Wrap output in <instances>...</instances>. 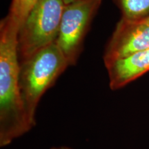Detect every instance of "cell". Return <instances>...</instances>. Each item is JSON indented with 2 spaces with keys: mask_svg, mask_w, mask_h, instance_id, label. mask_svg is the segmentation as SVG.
<instances>
[{
  "mask_svg": "<svg viewBox=\"0 0 149 149\" xmlns=\"http://www.w3.org/2000/svg\"><path fill=\"white\" fill-rule=\"evenodd\" d=\"M37 0H12L8 14L18 22L19 27L31 11Z\"/></svg>",
  "mask_w": 149,
  "mask_h": 149,
  "instance_id": "8",
  "label": "cell"
},
{
  "mask_svg": "<svg viewBox=\"0 0 149 149\" xmlns=\"http://www.w3.org/2000/svg\"><path fill=\"white\" fill-rule=\"evenodd\" d=\"M19 25L8 14L0 22V146H8L31 129L19 90Z\"/></svg>",
  "mask_w": 149,
  "mask_h": 149,
  "instance_id": "1",
  "label": "cell"
},
{
  "mask_svg": "<svg viewBox=\"0 0 149 149\" xmlns=\"http://www.w3.org/2000/svg\"><path fill=\"white\" fill-rule=\"evenodd\" d=\"M122 13L130 21H143L149 17V0H113Z\"/></svg>",
  "mask_w": 149,
  "mask_h": 149,
  "instance_id": "7",
  "label": "cell"
},
{
  "mask_svg": "<svg viewBox=\"0 0 149 149\" xmlns=\"http://www.w3.org/2000/svg\"><path fill=\"white\" fill-rule=\"evenodd\" d=\"M149 48V24L121 18L104 51V64Z\"/></svg>",
  "mask_w": 149,
  "mask_h": 149,
  "instance_id": "5",
  "label": "cell"
},
{
  "mask_svg": "<svg viewBox=\"0 0 149 149\" xmlns=\"http://www.w3.org/2000/svg\"><path fill=\"white\" fill-rule=\"evenodd\" d=\"M64 6L63 0H37L19 29L20 61L56 42Z\"/></svg>",
  "mask_w": 149,
  "mask_h": 149,
  "instance_id": "3",
  "label": "cell"
},
{
  "mask_svg": "<svg viewBox=\"0 0 149 149\" xmlns=\"http://www.w3.org/2000/svg\"><path fill=\"white\" fill-rule=\"evenodd\" d=\"M68 66V61L55 42L20 61V95L31 128L36 124V111L42 96Z\"/></svg>",
  "mask_w": 149,
  "mask_h": 149,
  "instance_id": "2",
  "label": "cell"
},
{
  "mask_svg": "<svg viewBox=\"0 0 149 149\" xmlns=\"http://www.w3.org/2000/svg\"><path fill=\"white\" fill-rule=\"evenodd\" d=\"M78 1V0H63V1H64L65 5L68 4V3H72V2H74V1Z\"/></svg>",
  "mask_w": 149,
  "mask_h": 149,
  "instance_id": "10",
  "label": "cell"
},
{
  "mask_svg": "<svg viewBox=\"0 0 149 149\" xmlns=\"http://www.w3.org/2000/svg\"><path fill=\"white\" fill-rule=\"evenodd\" d=\"M111 90L124 87L149 72V48L105 65Z\"/></svg>",
  "mask_w": 149,
  "mask_h": 149,
  "instance_id": "6",
  "label": "cell"
},
{
  "mask_svg": "<svg viewBox=\"0 0 149 149\" xmlns=\"http://www.w3.org/2000/svg\"><path fill=\"white\" fill-rule=\"evenodd\" d=\"M51 149H72L70 147L65 146H53L52 147Z\"/></svg>",
  "mask_w": 149,
  "mask_h": 149,
  "instance_id": "9",
  "label": "cell"
},
{
  "mask_svg": "<svg viewBox=\"0 0 149 149\" xmlns=\"http://www.w3.org/2000/svg\"><path fill=\"white\" fill-rule=\"evenodd\" d=\"M142 22H147V23H148L149 24V17H148L147 19H144V20H143Z\"/></svg>",
  "mask_w": 149,
  "mask_h": 149,
  "instance_id": "11",
  "label": "cell"
},
{
  "mask_svg": "<svg viewBox=\"0 0 149 149\" xmlns=\"http://www.w3.org/2000/svg\"><path fill=\"white\" fill-rule=\"evenodd\" d=\"M102 0H78L64 6L56 44L69 66L76 64L91 24Z\"/></svg>",
  "mask_w": 149,
  "mask_h": 149,
  "instance_id": "4",
  "label": "cell"
}]
</instances>
